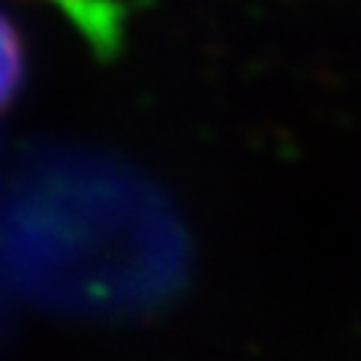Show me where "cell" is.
<instances>
[{
  "instance_id": "obj_1",
  "label": "cell",
  "mask_w": 361,
  "mask_h": 361,
  "mask_svg": "<svg viewBox=\"0 0 361 361\" xmlns=\"http://www.w3.org/2000/svg\"><path fill=\"white\" fill-rule=\"evenodd\" d=\"M25 82V42L13 18L0 13V111L16 99Z\"/></svg>"
},
{
  "instance_id": "obj_2",
  "label": "cell",
  "mask_w": 361,
  "mask_h": 361,
  "mask_svg": "<svg viewBox=\"0 0 361 361\" xmlns=\"http://www.w3.org/2000/svg\"><path fill=\"white\" fill-rule=\"evenodd\" d=\"M54 4H61V6L66 9V13L73 16V13H78V9H82L85 4H90V0H54Z\"/></svg>"
}]
</instances>
